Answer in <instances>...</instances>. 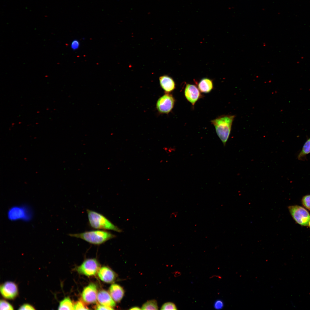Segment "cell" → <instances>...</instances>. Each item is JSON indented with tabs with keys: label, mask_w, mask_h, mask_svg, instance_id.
Instances as JSON below:
<instances>
[{
	"label": "cell",
	"mask_w": 310,
	"mask_h": 310,
	"mask_svg": "<svg viewBox=\"0 0 310 310\" xmlns=\"http://www.w3.org/2000/svg\"><path fill=\"white\" fill-rule=\"evenodd\" d=\"M100 265L95 258H91L85 260L80 266L76 268L78 272L87 276H92L97 274L100 268Z\"/></svg>",
	"instance_id": "obj_6"
},
{
	"label": "cell",
	"mask_w": 310,
	"mask_h": 310,
	"mask_svg": "<svg viewBox=\"0 0 310 310\" xmlns=\"http://www.w3.org/2000/svg\"><path fill=\"white\" fill-rule=\"evenodd\" d=\"M86 303L83 300H80L74 303V310H87L89 309L86 305Z\"/></svg>",
	"instance_id": "obj_19"
},
{
	"label": "cell",
	"mask_w": 310,
	"mask_h": 310,
	"mask_svg": "<svg viewBox=\"0 0 310 310\" xmlns=\"http://www.w3.org/2000/svg\"><path fill=\"white\" fill-rule=\"evenodd\" d=\"M308 225H309V227L310 228V220H309V222Z\"/></svg>",
	"instance_id": "obj_28"
},
{
	"label": "cell",
	"mask_w": 310,
	"mask_h": 310,
	"mask_svg": "<svg viewBox=\"0 0 310 310\" xmlns=\"http://www.w3.org/2000/svg\"><path fill=\"white\" fill-rule=\"evenodd\" d=\"M90 226L92 228L99 230H111L118 232L122 230L114 225L103 215L94 211L86 210Z\"/></svg>",
	"instance_id": "obj_3"
},
{
	"label": "cell",
	"mask_w": 310,
	"mask_h": 310,
	"mask_svg": "<svg viewBox=\"0 0 310 310\" xmlns=\"http://www.w3.org/2000/svg\"><path fill=\"white\" fill-rule=\"evenodd\" d=\"M160 86L165 93H170L176 88V84L170 76L167 75H162L159 78Z\"/></svg>",
	"instance_id": "obj_12"
},
{
	"label": "cell",
	"mask_w": 310,
	"mask_h": 310,
	"mask_svg": "<svg viewBox=\"0 0 310 310\" xmlns=\"http://www.w3.org/2000/svg\"><path fill=\"white\" fill-rule=\"evenodd\" d=\"M185 96L187 100L194 106L196 102L202 96L197 86L194 84H186L184 90Z\"/></svg>",
	"instance_id": "obj_10"
},
{
	"label": "cell",
	"mask_w": 310,
	"mask_h": 310,
	"mask_svg": "<svg viewBox=\"0 0 310 310\" xmlns=\"http://www.w3.org/2000/svg\"><path fill=\"white\" fill-rule=\"evenodd\" d=\"M97 274L101 280L107 283L113 282L117 277L116 274L110 268L106 266L100 268Z\"/></svg>",
	"instance_id": "obj_11"
},
{
	"label": "cell",
	"mask_w": 310,
	"mask_h": 310,
	"mask_svg": "<svg viewBox=\"0 0 310 310\" xmlns=\"http://www.w3.org/2000/svg\"><path fill=\"white\" fill-rule=\"evenodd\" d=\"M79 46V42L77 40H74L71 43V48L73 50H76L78 49Z\"/></svg>",
	"instance_id": "obj_26"
},
{
	"label": "cell",
	"mask_w": 310,
	"mask_h": 310,
	"mask_svg": "<svg viewBox=\"0 0 310 310\" xmlns=\"http://www.w3.org/2000/svg\"><path fill=\"white\" fill-rule=\"evenodd\" d=\"M19 310H34V307L28 303L24 304L22 305L18 309Z\"/></svg>",
	"instance_id": "obj_24"
},
{
	"label": "cell",
	"mask_w": 310,
	"mask_h": 310,
	"mask_svg": "<svg viewBox=\"0 0 310 310\" xmlns=\"http://www.w3.org/2000/svg\"><path fill=\"white\" fill-rule=\"evenodd\" d=\"M175 102L172 94L165 93L156 101V108L158 113L160 114H169L173 108Z\"/></svg>",
	"instance_id": "obj_5"
},
{
	"label": "cell",
	"mask_w": 310,
	"mask_h": 310,
	"mask_svg": "<svg viewBox=\"0 0 310 310\" xmlns=\"http://www.w3.org/2000/svg\"><path fill=\"white\" fill-rule=\"evenodd\" d=\"M214 305V308L216 309H220L223 308L224 304L222 301L220 300H218L215 301Z\"/></svg>",
	"instance_id": "obj_25"
},
{
	"label": "cell",
	"mask_w": 310,
	"mask_h": 310,
	"mask_svg": "<svg viewBox=\"0 0 310 310\" xmlns=\"http://www.w3.org/2000/svg\"><path fill=\"white\" fill-rule=\"evenodd\" d=\"M161 310H177V307L173 303L168 302L164 303L162 306Z\"/></svg>",
	"instance_id": "obj_21"
},
{
	"label": "cell",
	"mask_w": 310,
	"mask_h": 310,
	"mask_svg": "<svg viewBox=\"0 0 310 310\" xmlns=\"http://www.w3.org/2000/svg\"><path fill=\"white\" fill-rule=\"evenodd\" d=\"M235 118L234 115H224L211 121L218 136L224 146L229 138Z\"/></svg>",
	"instance_id": "obj_1"
},
{
	"label": "cell",
	"mask_w": 310,
	"mask_h": 310,
	"mask_svg": "<svg viewBox=\"0 0 310 310\" xmlns=\"http://www.w3.org/2000/svg\"><path fill=\"white\" fill-rule=\"evenodd\" d=\"M13 309L12 305L8 302L3 299L0 300V309L1 310H10Z\"/></svg>",
	"instance_id": "obj_20"
},
{
	"label": "cell",
	"mask_w": 310,
	"mask_h": 310,
	"mask_svg": "<svg viewBox=\"0 0 310 310\" xmlns=\"http://www.w3.org/2000/svg\"><path fill=\"white\" fill-rule=\"evenodd\" d=\"M71 237L81 239L90 243L100 245L107 241L115 238V235L105 230H98L86 231L74 234H69Z\"/></svg>",
	"instance_id": "obj_2"
},
{
	"label": "cell",
	"mask_w": 310,
	"mask_h": 310,
	"mask_svg": "<svg viewBox=\"0 0 310 310\" xmlns=\"http://www.w3.org/2000/svg\"><path fill=\"white\" fill-rule=\"evenodd\" d=\"M288 209L292 217L297 223L303 226L308 225L310 215L306 209L297 205L290 206Z\"/></svg>",
	"instance_id": "obj_7"
},
{
	"label": "cell",
	"mask_w": 310,
	"mask_h": 310,
	"mask_svg": "<svg viewBox=\"0 0 310 310\" xmlns=\"http://www.w3.org/2000/svg\"><path fill=\"white\" fill-rule=\"evenodd\" d=\"M197 87L202 93H209L213 88V81L211 79L208 78H203L198 83Z\"/></svg>",
	"instance_id": "obj_15"
},
{
	"label": "cell",
	"mask_w": 310,
	"mask_h": 310,
	"mask_svg": "<svg viewBox=\"0 0 310 310\" xmlns=\"http://www.w3.org/2000/svg\"><path fill=\"white\" fill-rule=\"evenodd\" d=\"M129 309L133 310H140V309H141L139 307L135 306V307H131V308H130Z\"/></svg>",
	"instance_id": "obj_27"
},
{
	"label": "cell",
	"mask_w": 310,
	"mask_h": 310,
	"mask_svg": "<svg viewBox=\"0 0 310 310\" xmlns=\"http://www.w3.org/2000/svg\"><path fill=\"white\" fill-rule=\"evenodd\" d=\"M94 309L97 310H113L114 309L113 307L107 306L100 304L97 303L94 306Z\"/></svg>",
	"instance_id": "obj_23"
},
{
	"label": "cell",
	"mask_w": 310,
	"mask_h": 310,
	"mask_svg": "<svg viewBox=\"0 0 310 310\" xmlns=\"http://www.w3.org/2000/svg\"><path fill=\"white\" fill-rule=\"evenodd\" d=\"M310 153V137L304 144L302 150L298 156L299 160H302L307 154Z\"/></svg>",
	"instance_id": "obj_17"
},
{
	"label": "cell",
	"mask_w": 310,
	"mask_h": 310,
	"mask_svg": "<svg viewBox=\"0 0 310 310\" xmlns=\"http://www.w3.org/2000/svg\"><path fill=\"white\" fill-rule=\"evenodd\" d=\"M0 290L3 297L8 299H15L18 294L17 285L11 281H7L1 284Z\"/></svg>",
	"instance_id": "obj_9"
},
{
	"label": "cell",
	"mask_w": 310,
	"mask_h": 310,
	"mask_svg": "<svg viewBox=\"0 0 310 310\" xmlns=\"http://www.w3.org/2000/svg\"><path fill=\"white\" fill-rule=\"evenodd\" d=\"M158 307L157 301L154 299L147 301L142 306L141 309L158 310Z\"/></svg>",
	"instance_id": "obj_18"
},
{
	"label": "cell",
	"mask_w": 310,
	"mask_h": 310,
	"mask_svg": "<svg viewBox=\"0 0 310 310\" xmlns=\"http://www.w3.org/2000/svg\"><path fill=\"white\" fill-rule=\"evenodd\" d=\"M302 202L304 207L310 210V195L304 196L302 199Z\"/></svg>",
	"instance_id": "obj_22"
},
{
	"label": "cell",
	"mask_w": 310,
	"mask_h": 310,
	"mask_svg": "<svg viewBox=\"0 0 310 310\" xmlns=\"http://www.w3.org/2000/svg\"><path fill=\"white\" fill-rule=\"evenodd\" d=\"M109 291L113 300L117 303L121 301L124 294V291L123 288L117 284H111L109 288Z\"/></svg>",
	"instance_id": "obj_14"
},
{
	"label": "cell",
	"mask_w": 310,
	"mask_h": 310,
	"mask_svg": "<svg viewBox=\"0 0 310 310\" xmlns=\"http://www.w3.org/2000/svg\"><path fill=\"white\" fill-rule=\"evenodd\" d=\"M97 300L99 303L106 306L113 307L116 303L109 293L104 290H100L98 293Z\"/></svg>",
	"instance_id": "obj_13"
},
{
	"label": "cell",
	"mask_w": 310,
	"mask_h": 310,
	"mask_svg": "<svg viewBox=\"0 0 310 310\" xmlns=\"http://www.w3.org/2000/svg\"><path fill=\"white\" fill-rule=\"evenodd\" d=\"M98 293L96 284L90 283L83 290L81 295L82 300L87 304H94L96 302Z\"/></svg>",
	"instance_id": "obj_8"
},
{
	"label": "cell",
	"mask_w": 310,
	"mask_h": 310,
	"mask_svg": "<svg viewBox=\"0 0 310 310\" xmlns=\"http://www.w3.org/2000/svg\"><path fill=\"white\" fill-rule=\"evenodd\" d=\"M74 303L68 297H65L59 302L58 310H74Z\"/></svg>",
	"instance_id": "obj_16"
},
{
	"label": "cell",
	"mask_w": 310,
	"mask_h": 310,
	"mask_svg": "<svg viewBox=\"0 0 310 310\" xmlns=\"http://www.w3.org/2000/svg\"><path fill=\"white\" fill-rule=\"evenodd\" d=\"M33 216L32 209L27 205L16 206L10 208L8 211L7 216L10 220H30Z\"/></svg>",
	"instance_id": "obj_4"
}]
</instances>
